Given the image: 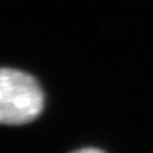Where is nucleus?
<instances>
[{
    "label": "nucleus",
    "instance_id": "nucleus-1",
    "mask_svg": "<svg viewBox=\"0 0 153 153\" xmlns=\"http://www.w3.org/2000/svg\"><path fill=\"white\" fill-rule=\"evenodd\" d=\"M44 92L34 76L22 70L3 68L0 72V122L23 126L41 114Z\"/></svg>",
    "mask_w": 153,
    "mask_h": 153
},
{
    "label": "nucleus",
    "instance_id": "nucleus-2",
    "mask_svg": "<svg viewBox=\"0 0 153 153\" xmlns=\"http://www.w3.org/2000/svg\"><path fill=\"white\" fill-rule=\"evenodd\" d=\"M71 153H106L100 148H95V147H83L80 149H76Z\"/></svg>",
    "mask_w": 153,
    "mask_h": 153
}]
</instances>
